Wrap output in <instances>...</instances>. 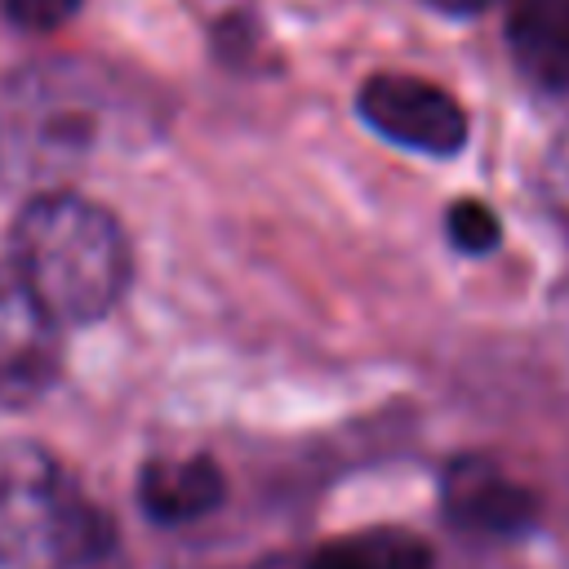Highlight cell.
<instances>
[{
    "mask_svg": "<svg viewBox=\"0 0 569 569\" xmlns=\"http://www.w3.org/2000/svg\"><path fill=\"white\" fill-rule=\"evenodd\" d=\"M147 129L138 98L89 58H44L0 80V182L27 196L62 182Z\"/></svg>",
    "mask_w": 569,
    "mask_h": 569,
    "instance_id": "obj_1",
    "label": "cell"
},
{
    "mask_svg": "<svg viewBox=\"0 0 569 569\" xmlns=\"http://www.w3.org/2000/svg\"><path fill=\"white\" fill-rule=\"evenodd\" d=\"M13 280L53 325H93L129 289V240L111 209L76 191H40L9 231Z\"/></svg>",
    "mask_w": 569,
    "mask_h": 569,
    "instance_id": "obj_2",
    "label": "cell"
},
{
    "mask_svg": "<svg viewBox=\"0 0 569 569\" xmlns=\"http://www.w3.org/2000/svg\"><path fill=\"white\" fill-rule=\"evenodd\" d=\"M116 551L111 520L40 449L0 462V565L98 569Z\"/></svg>",
    "mask_w": 569,
    "mask_h": 569,
    "instance_id": "obj_3",
    "label": "cell"
},
{
    "mask_svg": "<svg viewBox=\"0 0 569 569\" xmlns=\"http://www.w3.org/2000/svg\"><path fill=\"white\" fill-rule=\"evenodd\" d=\"M356 111L365 120V129H373L378 138H387L391 147L431 156V160H453L471 129H467V111L458 107V98L422 76H405V71H378L360 84L356 93Z\"/></svg>",
    "mask_w": 569,
    "mask_h": 569,
    "instance_id": "obj_4",
    "label": "cell"
},
{
    "mask_svg": "<svg viewBox=\"0 0 569 569\" xmlns=\"http://www.w3.org/2000/svg\"><path fill=\"white\" fill-rule=\"evenodd\" d=\"M58 325L9 276L0 280V409H27L58 382Z\"/></svg>",
    "mask_w": 569,
    "mask_h": 569,
    "instance_id": "obj_5",
    "label": "cell"
},
{
    "mask_svg": "<svg viewBox=\"0 0 569 569\" xmlns=\"http://www.w3.org/2000/svg\"><path fill=\"white\" fill-rule=\"evenodd\" d=\"M440 507L449 525L485 538H511L525 533L538 520V493L511 480L489 458H453L440 476Z\"/></svg>",
    "mask_w": 569,
    "mask_h": 569,
    "instance_id": "obj_6",
    "label": "cell"
},
{
    "mask_svg": "<svg viewBox=\"0 0 569 569\" xmlns=\"http://www.w3.org/2000/svg\"><path fill=\"white\" fill-rule=\"evenodd\" d=\"M227 498V476L209 453L151 458L138 471V507L151 525H191L218 511Z\"/></svg>",
    "mask_w": 569,
    "mask_h": 569,
    "instance_id": "obj_7",
    "label": "cell"
},
{
    "mask_svg": "<svg viewBox=\"0 0 569 569\" xmlns=\"http://www.w3.org/2000/svg\"><path fill=\"white\" fill-rule=\"evenodd\" d=\"M507 49L529 84L569 93V0H516L507 18Z\"/></svg>",
    "mask_w": 569,
    "mask_h": 569,
    "instance_id": "obj_8",
    "label": "cell"
},
{
    "mask_svg": "<svg viewBox=\"0 0 569 569\" xmlns=\"http://www.w3.org/2000/svg\"><path fill=\"white\" fill-rule=\"evenodd\" d=\"M307 569H431V547L409 529L382 525L325 542Z\"/></svg>",
    "mask_w": 569,
    "mask_h": 569,
    "instance_id": "obj_9",
    "label": "cell"
},
{
    "mask_svg": "<svg viewBox=\"0 0 569 569\" xmlns=\"http://www.w3.org/2000/svg\"><path fill=\"white\" fill-rule=\"evenodd\" d=\"M445 236H449V244L458 253L480 258V253H493L498 249L502 222H498V213L485 200H453L445 209Z\"/></svg>",
    "mask_w": 569,
    "mask_h": 569,
    "instance_id": "obj_10",
    "label": "cell"
},
{
    "mask_svg": "<svg viewBox=\"0 0 569 569\" xmlns=\"http://www.w3.org/2000/svg\"><path fill=\"white\" fill-rule=\"evenodd\" d=\"M84 0H0V13L22 31H53L76 18Z\"/></svg>",
    "mask_w": 569,
    "mask_h": 569,
    "instance_id": "obj_11",
    "label": "cell"
},
{
    "mask_svg": "<svg viewBox=\"0 0 569 569\" xmlns=\"http://www.w3.org/2000/svg\"><path fill=\"white\" fill-rule=\"evenodd\" d=\"M431 9H440L445 18H476V13H485L493 0H427Z\"/></svg>",
    "mask_w": 569,
    "mask_h": 569,
    "instance_id": "obj_12",
    "label": "cell"
}]
</instances>
